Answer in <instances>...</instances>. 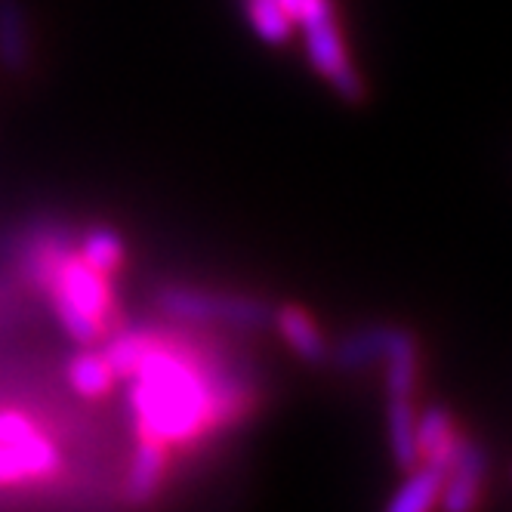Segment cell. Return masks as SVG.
I'll return each mask as SVG.
<instances>
[{
	"instance_id": "1",
	"label": "cell",
	"mask_w": 512,
	"mask_h": 512,
	"mask_svg": "<svg viewBox=\"0 0 512 512\" xmlns=\"http://www.w3.org/2000/svg\"><path fill=\"white\" fill-rule=\"evenodd\" d=\"M118 374L130 383L136 438L192 448L216 429L247 417L253 389L226 368H210L189 343L152 327H127L108 343Z\"/></svg>"
},
{
	"instance_id": "2",
	"label": "cell",
	"mask_w": 512,
	"mask_h": 512,
	"mask_svg": "<svg viewBox=\"0 0 512 512\" xmlns=\"http://www.w3.org/2000/svg\"><path fill=\"white\" fill-rule=\"evenodd\" d=\"M28 275L38 284L59 327L78 346H99L115 334V278L68 250L59 238L34 244L28 253Z\"/></svg>"
},
{
	"instance_id": "3",
	"label": "cell",
	"mask_w": 512,
	"mask_h": 512,
	"mask_svg": "<svg viewBox=\"0 0 512 512\" xmlns=\"http://www.w3.org/2000/svg\"><path fill=\"white\" fill-rule=\"evenodd\" d=\"M155 306L173 321L238 327V331H260L272 321V306L266 300L244 294H219V290L164 284L155 290Z\"/></svg>"
},
{
	"instance_id": "4",
	"label": "cell",
	"mask_w": 512,
	"mask_h": 512,
	"mask_svg": "<svg viewBox=\"0 0 512 512\" xmlns=\"http://www.w3.org/2000/svg\"><path fill=\"white\" fill-rule=\"evenodd\" d=\"M303 31V41H306V56L312 62V68L318 75L331 84V90L346 99V102H361L364 99V81L358 75V68L349 56L346 38H343V28L337 22V13H327L315 22H309Z\"/></svg>"
},
{
	"instance_id": "5",
	"label": "cell",
	"mask_w": 512,
	"mask_h": 512,
	"mask_svg": "<svg viewBox=\"0 0 512 512\" xmlns=\"http://www.w3.org/2000/svg\"><path fill=\"white\" fill-rule=\"evenodd\" d=\"M0 448H7L13 454V460L25 475V485L50 482L62 469V454L56 442L25 411L16 408L0 411Z\"/></svg>"
},
{
	"instance_id": "6",
	"label": "cell",
	"mask_w": 512,
	"mask_h": 512,
	"mask_svg": "<svg viewBox=\"0 0 512 512\" xmlns=\"http://www.w3.org/2000/svg\"><path fill=\"white\" fill-rule=\"evenodd\" d=\"M173 451L152 438H136V451L127 466V479H124V497L133 506H149L158 500L167 472H170Z\"/></svg>"
},
{
	"instance_id": "7",
	"label": "cell",
	"mask_w": 512,
	"mask_h": 512,
	"mask_svg": "<svg viewBox=\"0 0 512 512\" xmlns=\"http://www.w3.org/2000/svg\"><path fill=\"white\" fill-rule=\"evenodd\" d=\"M485 469H488L485 448L469 442V438H463L457 460L445 472V488H442V497H438V506H445L451 512H463V509L479 506Z\"/></svg>"
},
{
	"instance_id": "8",
	"label": "cell",
	"mask_w": 512,
	"mask_h": 512,
	"mask_svg": "<svg viewBox=\"0 0 512 512\" xmlns=\"http://www.w3.org/2000/svg\"><path fill=\"white\" fill-rule=\"evenodd\" d=\"M278 337L290 346L297 358H303L306 364H324L331 358V343H327L321 324L315 321V315L297 303H287L272 309V321H269Z\"/></svg>"
},
{
	"instance_id": "9",
	"label": "cell",
	"mask_w": 512,
	"mask_h": 512,
	"mask_svg": "<svg viewBox=\"0 0 512 512\" xmlns=\"http://www.w3.org/2000/svg\"><path fill=\"white\" fill-rule=\"evenodd\" d=\"M463 445V435L451 417L448 408H429L426 414H417V457L420 463L438 466L442 472L451 469L457 460V451Z\"/></svg>"
},
{
	"instance_id": "10",
	"label": "cell",
	"mask_w": 512,
	"mask_h": 512,
	"mask_svg": "<svg viewBox=\"0 0 512 512\" xmlns=\"http://www.w3.org/2000/svg\"><path fill=\"white\" fill-rule=\"evenodd\" d=\"M65 380L81 398H90V401L108 398L115 392V386L121 383L115 368H112V361H108V355L96 346H81L78 355L68 358Z\"/></svg>"
},
{
	"instance_id": "11",
	"label": "cell",
	"mask_w": 512,
	"mask_h": 512,
	"mask_svg": "<svg viewBox=\"0 0 512 512\" xmlns=\"http://www.w3.org/2000/svg\"><path fill=\"white\" fill-rule=\"evenodd\" d=\"M0 65L22 75L31 65V28L22 0H0Z\"/></svg>"
},
{
	"instance_id": "12",
	"label": "cell",
	"mask_w": 512,
	"mask_h": 512,
	"mask_svg": "<svg viewBox=\"0 0 512 512\" xmlns=\"http://www.w3.org/2000/svg\"><path fill=\"white\" fill-rule=\"evenodd\" d=\"M442 488H445V472L429 463H417L414 469H408V479L392 494L386 509L389 512H423L429 506H438Z\"/></svg>"
},
{
	"instance_id": "13",
	"label": "cell",
	"mask_w": 512,
	"mask_h": 512,
	"mask_svg": "<svg viewBox=\"0 0 512 512\" xmlns=\"http://www.w3.org/2000/svg\"><path fill=\"white\" fill-rule=\"evenodd\" d=\"M389 337H392V324H371V327H361V331H352L346 334L334 349H331V358L337 368H364V364L371 361H380L386 346H389Z\"/></svg>"
},
{
	"instance_id": "14",
	"label": "cell",
	"mask_w": 512,
	"mask_h": 512,
	"mask_svg": "<svg viewBox=\"0 0 512 512\" xmlns=\"http://www.w3.org/2000/svg\"><path fill=\"white\" fill-rule=\"evenodd\" d=\"M244 16L253 28V34L260 41H266L269 47H287L294 41V22L284 13L281 0H241Z\"/></svg>"
},
{
	"instance_id": "15",
	"label": "cell",
	"mask_w": 512,
	"mask_h": 512,
	"mask_svg": "<svg viewBox=\"0 0 512 512\" xmlns=\"http://www.w3.org/2000/svg\"><path fill=\"white\" fill-rule=\"evenodd\" d=\"M78 250L84 253V260H87V263H93L99 272L112 275V278H115V275L124 269V263H127V244H124V235H121L118 229H112V226H93V229H87Z\"/></svg>"
},
{
	"instance_id": "16",
	"label": "cell",
	"mask_w": 512,
	"mask_h": 512,
	"mask_svg": "<svg viewBox=\"0 0 512 512\" xmlns=\"http://www.w3.org/2000/svg\"><path fill=\"white\" fill-rule=\"evenodd\" d=\"M284 13L290 16V22H294V28H306L309 22L327 16V13H337L334 0H281Z\"/></svg>"
},
{
	"instance_id": "17",
	"label": "cell",
	"mask_w": 512,
	"mask_h": 512,
	"mask_svg": "<svg viewBox=\"0 0 512 512\" xmlns=\"http://www.w3.org/2000/svg\"><path fill=\"white\" fill-rule=\"evenodd\" d=\"M25 485V475L19 469V463L13 460V454L7 448H0V488H19Z\"/></svg>"
}]
</instances>
